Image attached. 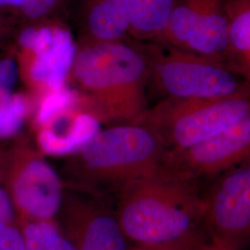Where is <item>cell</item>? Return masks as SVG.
Listing matches in <instances>:
<instances>
[{"mask_svg":"<svg viewBox=\"0 0 250 250\" xmlns=\"http://www.w3.org/2000/svg\"><path fill=\"white\" fill-rule=\"evenodd\" d=\"M0 250H27L18 225L0 224Z\"/></svg>","mask_w":250,"mask_h":250,"instance_id":"44dd1931","label":"cell"},{"mask_svg":"<svg viewBox=\"0 0 250 250\" xmlns=\"http://www.w3.org/2000/svg\"><path fill=\"white\" fill-rule=\"evenodd\" d=\"M57 224L76 250H129L107 197L66 188Z\"/></svg>","mask_w":250,"mask_h":250,"instance_id":"ba28073f","label":"cell"},{"mask_svg":"<svg viewBox=\"0 0 250 250\" xmlns=\"http://www.w3.org/2000/svg\"><path fill=\"white\" fill-rule=\"evenodd\" d=\"M166 153L161 138L143 123L100 130L67 157L64 186L107 197L158 170Z\"/></svg>","mask_w":250,"mask_h":250,"instance_id":"3957f363","label":"cell"},{"mask_svg":"<svg viewBox=\"0 0 250 250\" xmlns=\"http://www.w3.org/2000/svg\"><path fill=\"white\" fill-rule=\"evenodd\" d=\"M24 0H0V8H13L21 9Z\"/></svg>","mask_w":250,"mask_h":250,"instance_id":"603a6c76","label":"cell"},{"mask_svg":"<svg viewBox=\"0 0 250 250\" xmlns=\"http://www.w3.org/2000/svg\"><path fill=\"white\" fill-rule=\"evenodd\" d=\"M203 198L208 236L232 250H250V161L213 179Z\"/></svg>","mask_w":250,"mask_h":250,"instance_id":"52a82bcc","label":"cell"},{"mask_svg":"<svg viewBox=\"0 0 250 250\" xmlns=\"http://www.w3.org/2000/svg\"><path fill=\"white\" fill-rule=\"evenodd\" d=\"M44 156L24 134L6 149V185L17 222L56 221L61 211L64 182Z\"/></svg>","mask_w":250,"mask_h":250,"instance_id":"8992f818","label":"cell"},{"mask_svg":"<svg viewBox=\"0 0 250 250\" xmlns=\"http://www.w3.org/2000/svg\"><path fill=\"white\" fill-rule=\"evenodd\" d=\"M176 0H134L128 36L141 43L162 44Z\"/></svg>","mask_w":250,"mask_h":250,"instance_id":"5bb4252c","label":"cell"},{"mask_svg":"<svg viewBox=\"0 0 250 250\" xmlns=\"http://www.w3.org/2000/svg\"><path fill=\"white\" fill-rule=\"evenodd\" d=\"M208 237L205 229L201 228L174 241L159 245H136L129 250H198Z\"/></svg>","mask_w":250,"mask_h":250,"instance_id":"ac0fdd59","label":"cell"},{"mask_svg":"<svg viewBox=\"0 0 250 250\" xmlns=\"http://www.w3.org/2000/svg\"><path fill=\"white\" fill-rule=\"evenodd\" d=\"M62 0H24L21 8V16L28 23L42 22L48 18Z\"/></svg>","mask_w":250,"mask_h":250,"instance_id":"ffe728a7","label":"cell"},{"mask_svg":"<svg viewBox=\"0 0 250 250\" xmlns=\"http://www.w3.org/2000/svg\"><path fill=\"white\" fill-rule=\"evenodd\" d=\"M33 111V99L23 93H12L0 99V141L17 137Z\"/></svg>","mask_w":250,"mask_h":250,"instance_id":"2e32d148","label":"cell"},{"mask_svg":"<svg viewBox=\"0 0 250 250\" xmlns=\"http://www.w3.org/2000/svg\"><path fill=\"white\" fill-rule=\"evenodd\" d=\"M9 95H10V94H9L8 92H6L5 90L2 89V88L0 87V99H4V98L8 97Z\"/></svg>","mask_w":250,"mask_h":250,"instance_id":"cb8c5ba5","label":"cell"},{"mask_svg":"<svg viewBox=\"0 0 250 250\" xmlns=\"http://www.w3.org/2000/svg\"><path fill=\"white\" fill-rule=\"evenodd\" d=\"M2 31H3V27H2V24H1V22H0V35H1Z\"/></svg>","mask_w":250,"mask_h":250,"instance_id":"d4e9b609","label":"cell"},{"mask_svg":"<svg viewBox=\"0 0 250 250\" xmlns=\"http://www.w3.org/2000/svg\"><path fill=\"white\" fill-rule=\"evenodd\" d=\"M229 21L228 66L250 85V0H225Z\"/></svg>","mask_w":250,"mask_h":250,"instance_id":"4fadbf2b","label":"cell"},{"mask_svg":"<svg viewBox=\"0 0 250 250\" xmlns=\"http://www.w3.org/2000/svg\"><path fill=\"white\" fill-rule=\"evenodd\" d=\"M76 50L70 30L56 25L53 42L45 51L19 59L20 72L36 100L67 85Z\"/></svg>","mask_w":250,"mask_h":250,"instance_id":"30bf717a","label":"cell"},{"mask_svg":"<svg viewBox=\"0 0 250 250\" xmlns=\"http://www.w3.org/2000/svg\"><path fill=\"white\" fill-rule=\"evenodd\" d=\"M101 130V123L80 107L55 117L36 129V146L44 155L69 157Z\"/></svg>","mask_w":250,"mask_h":250,"instance_id":"8fae6325","label":"cell"},{"mask_svg":"<svg viewBox=\"0 0 250 250\" xmlns=\"http://www.w3.org/2000/svg\"><path fill=\"white\" fill-rule=\"evenodd\" d=\"M250 161V114L191 147L165 153L162 166L200 182Z\"/></svg>","mask_w":250,"mask_h":250,"instance_id":"9c48e42d","label":"cell"},{"mask_svg":"<svg viewBox=\"0 0 250 250\" xmlns=\"http://www.w3.org/2000/svg\"><path fill=\"white\" fill-rule=\"evenodd\" d=\"M78 107H80V95L74 88L65 85L61 89L47 92L37 99L34 112L36 130L55 117Z\"/></svg>","mask_w":250,"mask_h":250,"instance_id":"e0dca14e","label":"cell"},{"mask_svg":"<svg viewBox=\"0 0 250 250\" xmlns=\"http://www.w3.org/2000/svg\"><path fill=\"white\" fill-rule=\"evenodd\" d=\"M146 45L150 62L148 86L161 100L219 99L250 90L224 63L165 44Z\"/></svg>","mask_w":250,"mask_h":250,"instance_id":"277c9868","label":"cell"},{"mask_svg":"<svg viewBox=\"0 0 250 250\" xmlns=\"http://www.w3.org/2000/svg\"><path fill=\"white\" fill-rule=\"evenodd\" d=\"M115 210L126 239L137 246L174 241L204 228L199 183L162 165L126 186Z\"/></svg>","mask_w":250,"mask_h":250,"instance_id":"7a4b0ae2","label":"cell"},{"mask_svg":"<svg viewBox=\"0 0 250 250\" xmlns=\"http://www.w3.org/2000/svg\"><path fill=\"white\" fill-rule=\"evenodd\" d=\"M198 250H232L224 243L218 241L213 238L208 237V239L200 247Z\"/></svg>","mask_w":250,"mask_h":250,"instance_id":"7402d4cb","label":"cell"},{"mask_svg":"<svg viewBox=\"0 0 250 250\" xmlns=\"http://www.w3.org/2000/svg\"><path fill=\"white\" fill-rule=\"evenodd\" d=\"M250 114V90L229 97L199 100L163 99L139 123L158 134L166 152L191 147Z\"/></svg>","mask_w":250,"mask_h":250,"instance_id":"5b68a950","label":"cell"},{"mask_svg":"<svg viewBox=\"0 0 250 250\" xmlns=\"http://www.w3.org/2000/svg\"><path fill=\"white\" fill-rule=\"evenodd\" d=\"M0 224L17 225V214L6 185V149L1 147H0Z\"/></svg>","mask_w":250,"mask_h":250,"instance_id":"d6986e66","label":"cell"},{"mask_svg":"<svg viewBox=\"0 0 250 250\" xmlns=\"http://www.w3.org/2000/svg\"><path fill=\"white\" fill-rule=\"evenodd\" d=\"M27 250H76L56 221L17 222Z\"/></svg>","mask_w":250,"mask_h":250,"instance_id":"9a60e30c","label":"cell"},{"mask_svg":"<svg viewBox=\"0 0 250 250\" xmlns=\"http://www.w3.org/2000/svg\"><path fill=\"white\" fill-rule=\"evenodd\" d=\"M150 75L146 43L130 37L80 42L69 80L80 95V108L100 123H139L147 111Z\"/></svg>","mask_w":250,"mask_h":250,"instance_id":"6da1fadb","label":"cell"},{"mask_svg":"<svg viewBox=\"0 0 250 250\" xmlns=\"http://www.w3.org/2000/svg\"><path fill=\"white\" fill-rule=\"evenodd\" d=\"M134 0H81L80 42L129 37Z\"/></svg>","mask_w":250,"mask_h":250,"instance_id":"7c38bea8","label":"cell"}]
</instances>
